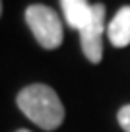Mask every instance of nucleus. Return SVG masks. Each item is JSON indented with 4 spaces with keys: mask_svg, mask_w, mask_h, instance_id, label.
I'll use <instances>...</instances> for the list:
<instances>
[{
    "mask_svg": "<svg viewBox=\"0 0 130 132\" xmlns=\"http://www.w3.org/2000/svg\"><path fill=\"white\" fill-rule=\"evenodd\" d=\"M18 107L43 130H56L64 120V105L56 91L45 84H31L18 93Z\"/></svg>",
    "mask_w": 130,
    "mask_h": 132,
    "instance_id": "1",
    "label": "nucleus"
},
{
    "mask_svg": "<svg viewBox=\"0 0 130 132\" xmlns=\"http://www.w3.org/2000/svg\"><path fill=\"white\" fill-rule=\"evenodd\" d=\"M25 21L43 49L53 51L62 45L64 39L62 21L53 8L45 4H31L25 10Z\"/></svg>",
    "mask_w": 130,
    "mask_h": 132,
    "instance_id": "2",
    "label": "nucleus"
},
{
    "mask_svg": "<svg viewBox=\"0 0 130 132\" xmlns=\"http://www.w3.org/2000/svg\"><path fill=\"white\" fill-rule=\"evenodd\" d=\"M103 33H105V6L93 4V12L87 23L80 29L82 51L87 60L97 64L103 58Z\"/></svg>",
    "mask_w": 130,
    "mask_h": 132,
    "instance_id": "3",
    "label": "nucleus"
},
{
    "mask_svg": "<svg viewBox=\"0 0 130 132\" xmlns=\"http://www.w3.org/2000/svg\"><path fill=\"white\" fill-rule=\"evenodd\" d=\"M107 35L113 47L122 49L130 45V6H122L107 25Z\"/></svg>",
    "mask_w": 130,
    "mask_h": 132,
    "instance_id": "4",
    "label": "nucleus"
},
{
    "mask_svg": "<svg viewBox=\"0 0 130 132\" xmlns=\"http://www.w3.org/2000/svg\"><path fill=\"white\" fill-rule=\"evenodd\" d=\"M60 6L64 12L66 23L78 31L87 23L93 12V4H90L87 0H60Z\"/></svg>",
    "mask_w": 130,
    "mask_h": 132,
    "instance_id": "5",
    "label": "nucleus"
},
{
    "mask_svg": "<svg viewBox=\"0 0 130 132\" xmlns=\"http://www.w3.org/2000/svg\"><path fill=\"white\" fill-rule=\"evenodd\" d=\"M118 124L122 126L124 132H130V105H124L118 111Z\"/></svg>",
    "mask_w": 130,
    "mask_h": 132,
    "instance_id": "6",
    "label": "nucleus"
},
{
    "mask_svg": "<svg viewBox=\"0 0 130 132\" xmlns=\"http://www.w3.org/2000/svg\"><path fill=\"white\" fill-rule=\"evenodd\" d=\"M16 132H31V130H25V128H21V130H16Z\"/></svg>",
    "mask_w": 130,
    "mask_h": 132,
    "instance_id": "7",
    "label": "nucleus"
},
{
    "mask_svg": "<svg viewBox=\"0 0 130 132\" xmlns=\"http://www.w3.org/2000/svg\"><path fill=\"white\" fill-rule=\"evenodd\" d=\"M0 16H2V0H0Z\"/></svg>",
    "mask_w": 130,
    "mask_h": 132,
    "instance_id": "8",
    "label": "nucleus"
}]
</instances>
